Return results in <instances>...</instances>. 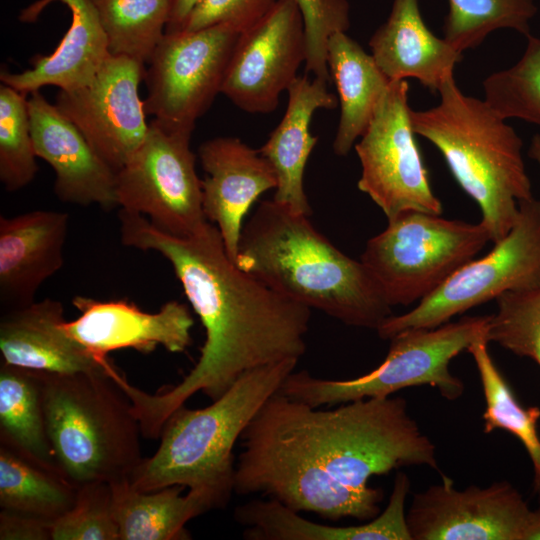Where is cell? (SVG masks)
<instances>
[{
  "mask_svg": "<svg viewBox=\"0 0 540 540\" xmlns=\"http://www.w3.org/2000/svg\"><path fill=\"white\" fill-rule=\"evenodd\" d=\"M234 492L260 493L294 511L368 521L384 492L368 483L406 466L438 470L435 446L401 397L323 410L274 393L241 435Z\"/></svg>",
  "mask_w": 540,
  "mask_h": 540,
  "instance_id": "cell-1",
  "label": "cell"
},
{
  "mask_svg": "<svg viewBox=\"0 0 540 540\" xmlns=\"http://www.w3.org/2000/svg\"><path fill=\"white\" fill-rule=\"evenodd\" d=\"M119 219L125 246L157 251L169 261L205 329L200 357L178 384L153 395L123 375L115 379L143 437L159 439L169 416L194 394L214 401L244 373L303 356L312 309L240 269L216 225L208 221L197 233L177 237L138 213L121 209Z\"/></svg>",
  "mask_w": 540,
  "mask_h": 540,
  "instance_id": "cell-2",
  "label": "cell"
},
{
  "mask_svg": "<svg viewBox=\"0 0 540 540\" xmlns=\"http://www.w3.org/2000/svg\"><path fill=\"white\" fill-rule=\"evenodd\" d=\"M235 264L275 291L346 325L375 329L392 306L360 261L339 250L310 222L272 200L242 228Z\"/></svg>",
  "mask_w": 540,
  "mask_h": 540,
  "instance_id": "cell-3",
  "label": "cell"
},
{
  "mask_svg": "<svg viewBox=\"0 0 540 540\" xmlns=\"http://www.w3.org/2000/svg\"><path fill=\"white\" fill-rule=\"evenodd\" d=\"M438 93V105L411 111L413 130L440 151L495 243L512 228L519 203L533 198L523 142L488 102L461 92L454 76Z\"/></svg>",
  "mask_w": 540,
  "mask_h": 540,
  "instance_id": "cell-4",
  "label": "cell"
},
{
  "mask_svg": "<svg viewBox=\"0 0 540 540\" xmlns=\"http://www.w3.org/2000/svg\"><path fill=\"white\" fill-rule=\"evenodd\" d=\"M286 359L250 370L211 405H182L166 420L157 451L143 458L130 476L131 486L152 492L172 485L204 489L225 506L234 492V446L263 404L294 371Z\"/></svg>",
  "mask_w": 540,
  "mask_h": 540,
  "instance_id": "cell-5",
  "label": "cell"
},
{
  "mask_svg": "<svg viewBox=\"0 0 540 540\" xmlns=\"http://www.w3.org/2000/svg\"><path fill=\"white\" fill-rule=\"evenodd\" d=\"M114 368L41 372L48 437L62 474L76 487L130 478L143 460L139 423Z\"/></svg>",
  "mask_w": 540,
  "mask_h": 540,
  "instance_id": "cell-6",
  "label": "cell"
},
{
  "mask_svg": "<svg viewBox=\"0 0 540 540\" xmlns=\"http://www.w3.org/2000/svg\"><path fill=\"white\" fill-rule=\"evenodd\" d=\"M489 316H467L434 328H411L390 338L384 361L367 374L346 380L292 372L279 392L312 407L336 405L363 398L389 397L411 386L429 385L448 400L464 392L463 382L449 370L451 360L481 335Z\"/></svg>",
  "mask_w": 540,
  "mask_h": 540,
  "instance_id": "cell-7",
  "label": "cell"
},
{
  "mask_svg": "<svg viewBox=\"0 0 540 540\" xmlns=\"http://www.w3.org/2000/svg\"><path fill=\"white\" fill-rule=\"evenodd\" d=\"M489 241L482 222L407 211L367 241L360 260L391 306H407L434 292Z\"/></svg>",
  "mask_w": 540,
  "mask_h": 540,
  "instance_id": "cell-8",
  "label": "cell"
},
{
  "mask_svg": "<svg viewBox=\"0 0 540 540\" xmlns=\"http://www.w3.org/2000/svg\"><path fill=\"white\" fill-rule=\"evenodd\" d=\"M540 284V200L519 203L515 223L485 256L472 259L409 312L389 316L382 339L411 328H434L506 292Z\"/></svg>",
  "mask_w": 540,
  "mask_h": 540,
  "instance_id": "cell-9",
  "label": "cell"
},
{
  "mask_svg": "<svg viewBox=\"0 0 540 540\" xmlns=\"http://www.w3.org/2000/svg\"><path fill=\"white\" fill-rule=\"evenodd\" d=\"M191 134L168 129L153 119L142 144L116 172L117 206L145 216L158 229L177 237L191 236L208 222Z\"/></svg>",
  "mask_w": 540,
  "mask_h": 540,
  "instance_id": "cell-10",
  "label": "cell"
},
{
  "mask_svg": "<svg viewBox=\"0 0 540 540\" xmlns=\"http://www.w3.org/2000/svg\"><path fill=\"white\" fill-rule=\"evenodd\" d=\"M240 34L226 24L165 32L145 70L146 114L168 129L192 132L221 92Z\"/></svg>",
  "mask_w": 540,
  "mask_h": 540,
  "instance_id": "cell-11",
  "label": "cell"
},
{
  "mask_svg": "<svg viewBox=\"0 0 540 540\" xmlns=\"http://www.w3.org/2000/svg\"><path fill=\"white\" fill-rule=\"evenodd\" d=\"M406 80L390 81L367 129L354 148L361 163L357 186L388 220L407 211L441 215L415 140Z\"/></svg>",
  "mask_w": 540,
  "mask_h": 540,
  "instance_id": "cell-12",
  "label": "cell"
},
{
  "mask_svg": "<svg viewBox=\"0 0 540 540\" xmlns=\"http://www.w3.org/2000/svg\"><path fill=\"white\" fill-rule=\"evenodd\" d=\"M144 65L110 54L87 85L60 91L56 97L58 109L115 172L127 163L148 132L144 101L139 96Z\"/></svg>",
  "mask_w": 540,
  "mask_h": 540,
  "instance_id": "cell-13",
  "label": "cell"
},
{
  "mask_svg": "<svg viewBox=\"0 0 540 540\" xmlns=\"http://www.w3.org/2000/svg\"><path fill=\"white\" fill-rule=\"evenodd\" d=\"M305 27L295 0H277L257 24L240 34L221 92L248 113H270L306 61Z\"/></svg>",
  "mask_w": 540,
  "mask_h": 540,
  "instance_id": "cell-14",
  "label": "cell"
},
{
  "mask_svg": "<svg viewBox=\"0 0 540 540\" xmlns=\"http://www.w3.org/2000/svg\"><path fill=\"white\" fill-rule=\"evenodd\" d=\"M530 511L509 482L458 490L442 475L413 496L406 520L412 540H523Z\"/></svg>",
  "mask_w": 540,
  "mask_h": 540,
  "instance_id": "cell-15",
  "label": "cell"
},
{
  "mask_svg": "<svg viewBox=\"0 0 540 540\" xmlns=\"http://www.w3.org/2000/svg\"><path fill=\"white\" fill-rule=\"evenodd\" d=\"M72 303L80 316L66 321L64 328L102 363H109L108 353L119 349L147 354L162 346L171 353H182L192 343L194 319L180 302L169 301L156 313L144 312L127 300L76 296Z\"/></svg>",
  "mask_w": 540,
  "mask_h": 540,
  "instance_id": "cell-16",
  "label": "cell"
},
{
  "mask_svg": "<svg viewBox=\"0 0 540 540\" xmlns=\"http://www.w3.org/2000/svg\"><path fill=\"white\" fill-rule=\"evenodd\" d=\"M34 151L54 170V192L64 202L104 208L117 206L116 172L55 104L39 92L28 95Z\"/></svg>",
  "mask_w": 540,
  "mask_h": 540,
  "instance_id": "cell-17",
  "label": "cell"
},
{
  "mask_svg": "<svg viewBox=\"0 0 540 540\" xmlns=\"http://www.w3.org/2000/svg\"><path fill=\"white\" fill-rule=\"evenodd\" d=\"M199 158L207 174L202 180L203 213L218 228L235 262L243 218L261 194L276 188V174L259 150L236 137L203 142Z\"/></svg>",
  "mask_w": 540,
  "mask_h": 540,
  "instance_id": "cell-18",
  "label": "cell"
},
{
  "mask_svg": "<svg viewBox=\"0 0 540 540\" xmlns=\"http://www.w3.org/2000/svg\"><path fill=\"white\" fill-rule=\"evenodd\" d=\"M69 215L36 210L0 217V304L9 311L32 304L40 285L63 265Z\"/></svg>",
  "mask_w": 540,
  "mask_h": 540,
  "instance_id": "cell-19",
  "label": "cell"
},
{
  "mask_svg": "<svg viewBox=\"0 0 540 540\" xmlns=\"http://www.w3.org/2000/svg\"><path fill=\"white\" fill-rule=\"evenodd\" d=\"M55 1L66 5L72 16L59 45L48 56H36L32 67L21 73L2 70L1 83L28 95L44 86L72 91L87 85L109 57L108 41L91 0H38L24 9L19 19L33 22Z\"/></svg>",
  "mask_w": 540,
  "mask_h": 540,
  "instance_id": "cell-20",
  "label": "cell"
},
{
  "mask_svg": "<svg viewBox=\"0 0 540 540\" xmlns=\"http://www.w3.org/2000/svg\"><path fill=\"white\" fill-rule=\"evenodd\" d=\"M63 304L46 298L5 311L0 320L2 362L39 372L70 374L109 369L64 328Z\"/></svg>",
  "mask_w": 540,
  "mask_h": 540,
  "instance_id": "cell-21",
  "label": "cell"
},
{
  "mask_svg": "<svg viewBox=\"0 0 540 540\" xmlns=\"http://www.w3.org/2000/svg\"><path fill=\"white\" fill-rule=\"evenodd\" d=\"M371 55L390 81L415 78L431 92L454 76L463 55L426 26L418 0H394L390 15L372 35Z\"/></svg>",
  "mask_w": 540,
  "mask_h": 540,
  "instance_id": "cell-22",
  "label": "cell"
},
{
  "mask_svg": "<svg viewBox=\"0 0 540 540\" xmlns=\"http://www.w3.org/2000/svg\"><path fill=\"white\" fill-rule=\"evenodd\" d=\"M318 78L297 77L289 86L288 105L279 125L259 149L274 169L277 186L273 200L295 213H312L303 186L309 156L318 142L310 133L313 114L318 109H335L339 100Z\"/></svg>",
  "mask_w": 540,
  "mask_h": 540,
  "instance_id": "cell-23",
  "label": "cell"
},
{
  "mask_svg": "<svg viewBox=\"0 0 540 540\" xmlns=\"http://www.w3.org/2000/svg\"><path fill=\"white\" fill-rule=\"evenodd\" d=\"M119 540H186L188 521L211 509L221 508L217 497L204 489L172 485L152 492H141L130 478L109 482Z\"/></svg>",
  "mask_w": 540,
  "mask_h": 540,
  "instance_id": "cell-24",
  "label": "cell"
},
{
  "mask_svg": "<svg viewBox=\"0 0 540 540\" xmlns=\"http://www.w3.org/2000/svg\"><path fill=\"white\" fill-rule=\"evenodd\" d=\"M327 54L331 80L336 85L340 103L333 151L338 156H346L367 129L390 80L373 56L346 32L331 35Z\"/></svg>",
  "mask_w": 540,
  "mask_h": 540,
  "instance_id": "cell-25",
  "label": "cell"
},
{
  "mask_svg": "<svg viewBox=\"0 0 540 540\" xmlns=\"http://www.w3.org/2000/svg\"><path fill=\"white\" fill-rule=\"evenodd\" d=\"M235 520L244 525V538L251 540H402L406 524L396 505L366 523L331 526L303 518L281 502L254 499L235 508Z\"/></svg>",
  "mask_w": 540,
  "mask_h": 540,
  "instance_id": "cell-26",
  "label": "cell"
},
{
  "mask_svg": "<svg viewBox=\"0 0 540 540\" xmlns=\"http://www.w3.org/2000/svg\"><path fill=\"white\" fill-rule=\"evenodd\" d=\"M0 444L62 474L47 433L41 372L1 363Z\"/></svg>",
  "mask_w": 540,
  "mask_h": 540,
  "instance_id": "cell-27",
  "label": "cell"
},
{
  "mask_svg": "<svg viewBox=\"0 0 540 540\" xmlns=\"http://www.w3.org/2000/svg\"><path fill=\"white\" fill-rule=\"evenodd\" d=\"M77 487L56 471L0 444V506L54 521L68 511Z\"/></svg>",
  "mask_w": 540,
  "mask_h": 540,
  "instance_id": "cell-28",
  "label": "cell"
},
{
  "mask_svg": "<svg viewBox=\"0 0 540 540\" xmlns=\"http://www.w3.org/2000/svg\"><path fill=\"white\" fill-rule=\"evenodd\" d=\"M488 343L487 334H483L467 349L476 364L485 397L484 432L488 434L495 429H504L522 442L533 465L535 490L540 495V408L523 407L517 401L492 360Z\"/></svg>",
  "mask_w": 540,
  "mask_h": 540,
  "instance_id": "cell-29",
  "label": "cell"
},
{
  "mask_svg": "<svg viewBox=\"0 0 540 540\" xmlns=\"http://www.w3.org/2000/svg\"><path fill=\"white\" fill-rule=\"evenodd\" d=\"M111 55L148 63L163 39L170 0H91Z\"/></svg>",
  "mask_w": 540,
  "mask_h": 540,
  "instance_id": "cell-30",
  "label": "cell"
},
{
  "mask_svg": "<svg viewBox=\"0 0 540 540\" xmlns=\"http://www.w3.org/2000/svg\"><path fill=\"white\" fill-rule=\"evenodd\" d=\"M444 39L457 51L479 46L498 29L530 34V22L537 13L534 0H448Z\"/></svg>",
  "mask_w": 540,
  "mask_h": 540,
  "instance_id": "cell-31",
  "label": "cell"
},
{
  "mask_svg": "<svg viewBox=\"0 0 540 540\" xmlns=\"http://www.w3.org/2000/svg\"><path fill=\"white\" fill-rule=\"evenodd\" d=\"M28 94L0 85V181L14 192L28 185L38 172Z\"/></svg>",
  "mask_w": 540,
  "mask_h": 540,
  "instance_id": "cell-32",
  "label": "cell"
},
{
  "mask_svg": "<svg viewBox=\"0 0 540 540\" xmlns=\"http://www.w3.org/2000/svg\"><path fill=\"white\" fill-rule=\"evenodd\" d=\"M526 37L519 61L484 80L485 101L505 120L518 118L540 127V38Z\"/></svg>",
  "mask_w": 540,
  "mask_h": 540,
  "instance_id": "cell-33",
  "label": "cell"
},
{
  "mask_svg": "<svg viewBox=\"0 0 540 540\" xmlns=\"http://www.w3.org/2000/svg\"><path fill=\"white\" fill-rule=\"evenodd\" d=\"M490 315L487 338L506 350L533 360L540 367V284L506 292L497 299Z\"/></svg>",
  "mask_w": 540,
  "mask_h": 540,
  "instance_id": "cell-34",
  "label": "cell"
},
{
  "mask_svg": "<svg viewBox=\"0 0 540 540\" xmlns=\"http://www.w3.org/2000/svg\"><path fill=\"white\" fill-rule=\"evenodd\" d=\"M52 540H119L109 482L77 487L72 507L52 522Z\"/></svg>",
  "mask_w": 540,
  "mask_h": 540,
  "instance_id": "cell-35",
  "label": "cell"
},
{
  "mask_svg": "<svg viewBox=\"0 0 540 540\" xmlns=\"http://www.w3.org/2000/svg\"><path fill=\"white\" fill-rule=\"evenodd\" d=\"M303 17L306 37V73L327 84L331 76L327 62L328 41L336 32L350 26L347 0H295Z\"/></svg>",
  "mask_w": 540,
  "mask_h": 540,
  "instance_id": "cell-36",
  "label": "cell"
},
{
  "mask_svg": "<svg viewBox=\"0 0 540 540\" xmlns=\"http://www.w3.org/2000/svg\"><path fill=\"white\" fill-rule=\"evenodd\" d=\"M277 0H198L181 28L194 32L226 24L243 33L263 19Z\"/></svg>",
  "mask_w": 540,
  "mask_h": 540,
  "instance_id": "cell-37",
  "label": "cell"
},
{
  "mask_svg": "<svg viewBox=\"0 0 540 540\" xmlns=\"http://www.w3.org/2000/svg\"><path fill=\"white\" fill-rule=\"evenodd\" d=\"M50 520L2 509L0 512L1 540H48L51 538Z\"/></svg>",
  "mask_w": 540,
  "mask_h": 540,
  "instance_id": "cell-38",
  "label": "cell"
},
{
  "mask_svg": "<svg viewBox=\"0 0 540 540\" xmlns=\"http://www.w3.org/2000/svg\"><path fill=\"white\" fill-rule=\"evenodd\" d=\"M197 1L198 0H170V13L166 32L179 30Z\"/></svg>",
  "mask_w": 540,
  "mask_h": 540,
  "instance_id": "cell-39",
  "label": "cell"
},
{
  "mask_svg": "<svg viewBox=\"0 0 540 540\" xmlns=\"http://www.w3.org/2000/svg\"><path fill=\"white\" fill-rule=\"evenodd\" d=\"M523 540H540V508L530 511Z\"/></svg>",
  "mask_w": 540,
  "mask_h": 540,
  "instance_id": "cell-40",
  "label": "cell"
},
{
  "mask_svg": "<svg viewBox=\"0 0 540 540\" xmlns=\"http://www.w3.org/2000/svg\"><path fill=\"white\" fill-rule=\"evenodd\" d=\"M529 156L535 160L540 167V134L533 136L529 147Z\"/></svg>",
  "mask_w": 540,
  "mask_h": 540,
  "instance_id": "cell-41",
  "label": "cell"
}]
</instances>
